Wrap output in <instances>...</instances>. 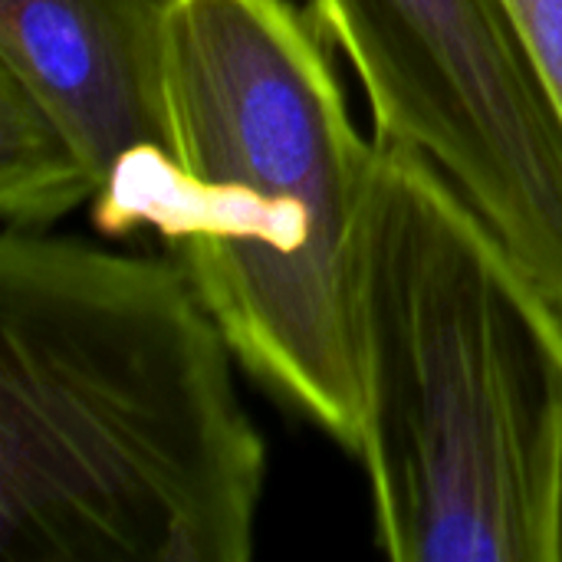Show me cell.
<instances>
[{"mask_svg":"<svg viewBox=\"0 0 562 562\" xmlns=\"http://www.w3.org/2000/svg\"><path fill=\"white\" fill-rule=\"evenodd\" d=\"M514 7L562 115V0H514Z\"/></svg>","mask_w":562,"mask_h":562,"instance_id":"cell-6","label":"cell"},{"mask_svg":"<svg viewBox=\"0 0 562 562\" xmlns=\"http://www.w3.org/2000/svg\"><path fill=\"white\" fill-rule=\"evenodd\" d=\"M356 336L375 547L395 562H553L562 310L398 142H379Z\"/></svg>","mask_w":562,"mask_h":562,"instance_id":"cell-3","label":"cell"},{"mask_svg":"<svg viewBox=\"0 0 562 562\" xmlns=\"http://www.w3.org/2000/svg\"><path fill=\"white\" fill-rule=\"evenodd\" d=\"M553 562H562V461L557 481V510H553Z\"/></svg>","mask_w":562,"mask_h":562,"instance_id":"cell-7","label":"cell"},{"mask_svg":"<svg viewBox=\"0 0 562 562\" xmlns=\"http://www.w3.org/2000/svg\"><path fill=\"white\" fill-rule=\"evenodd\" d=\"M375 158L306 7L168 0L161 142L92 201L112 237L155 231L237 362L349 454Z\"/></svg>","mask_w":562,"mask_h":562,"instance_id":"cell-2","label":"cell"},{"mask_svg":"<svg viewBox=\"0 0 562 562\" xmlns=\"http://www.w3.org/2000/svg\"><path fill=\"white\" fill-rule=\"evenodd\" d=\"M379 142L422 151L562 310V115L514 0H306Z\"/></svg>","mask_w":562,"mask_h":562,"instance_id":"cell-4","label":"cell"},{"mask_svg":"<svg viewBox=\"0 0 562 562\" xmlns=\"http://www.w3.org/2000/svg\"><path fill=\"white\" fill-rule=\"evenodd\" d=\"M171 257L0 237V562H247L267 445Z\"/></svg>","mask_w":562,"mask_h":562,"instance_id":"cell-1","label":"cell"},{"mask_svg":"<svg viewBox=\"0 0 562 562\" xmlns=\"http://www.w3.org/2000/svg\"><path fill=\"white\" fill-rule=\"evenodd\" d=\"M165 3L0 0V95L49 125L99 194L161 142Z\"/></svg>","mask_w":562,"mask_h":562,"instance_id":"cell-5","label":"cell"}]
</instances>
